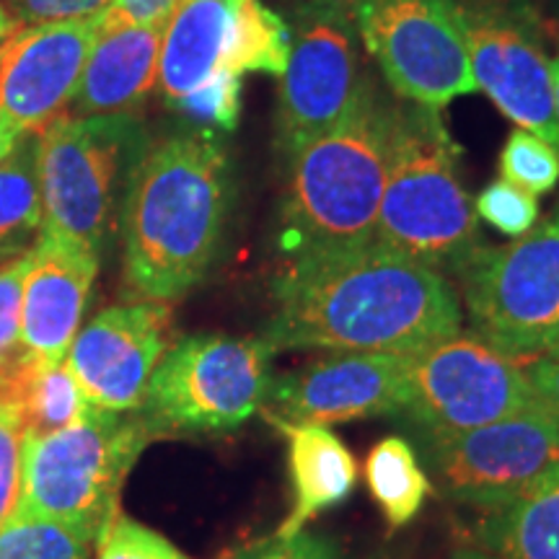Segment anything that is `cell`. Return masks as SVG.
I'll return each mask as SVG.
<instances>
[{
  "mask_svg": "<svg viewBox=\"0 0 559 559\" xmlns=\"http://www.w3.org/2000/svg\"><path fill=\"white\" fill-rule=\"evenodd\" d=\"M272 300L275 309L260 334L272 355H412L461 332V300L451 280L376 241L288 260L272 283Z\"/></svg>",
  "mask_w": 559,
  "mask_h": 559,
  "instance_id": "6da1fadb",
  "label": "cell"
},
{
  "mask_svg": "<svg viewBox=\"0 0 559 559\" xmlns=\"http://www.w3.org/2000/svg\"><path fill=\"white\" fill-rule=\"evenodd\" d=\"M230 210V164L213 130L153 145L120 210L122 262L143 300L185 298L218 257Z\"/></svg>",
  "mask_w": 559,
  "mask_h": 559,
  "instance_id": "7a4b0ae2",
  "label": "cell"
},
{
  "mask_svg": "<svg viewBox=\"0 0 559 559\" xmlns=\"http://www.w3.org/2000/svg\"><path fill=\"white\" fill-rule=\"evenodd\" d=\"M391 122L394 102L368 75L345 120L290 153L277 230L285 260L373 243Z\"/></svg>",
  "mask_w": 559,
  "mask_h": 559,
  "instance_id": "3957f363",
  "label": "cell"
},
{
  "mask_svg": "<svg viewBox=\"0 0 559 559\" xmlns=\"http://www.w3.org/2000/svg\"><path fill=\"white\" fill-rule=\"evenodd\" d=\"M459 145L440 109L396 102L373 241L451 280L481 247L459 174Z\"/></svg>",
  "mask_w": 559,
  "mask_h": 559,
  "instance_id": "277c9868",
  "label": "cell"
},
{
  "mask_svg": "<svg viewBox=\"0 0 559 559\" xmlns=\"http://www.w3.org/2000/svg\"><path fill=\"white\" fill-rule=\"evenodd\" d=\"M151 440L156 432L138 412L96 407L50 436H24L16 508L99 542L120 513L124 479Z\"/></svg>",
  "mask_w": 559,
  "mask_h": 559,
  "instance_id": "5b68a950",
  "label": "cell"
},
{
  "mask_svg": "<svg viewBox=\"0 0 559 559\" xmlns=\"http://www.w3.org/2000/svg\"><path fill=\"white\" fill-rule=\"evenodd\" d=\"M148 148V132L132 111L55 120L37 153L41 228L102 257Z\"/></svg>",
  "mask_w": 559,
  "mask_h": 559,
  "instance_id": "8992f818",
  "label": "cell"
},
{
  "mask_svg": "<svg viewBox=\"0 0 559 559\" xmlns=\"http://www.w3.org/2000/svg\"><path fill=\"white\" fill-rule=\"evenodd\" d=\"M272 349L262 337L194 334L179 340L153 370L138 415L156 438L228 432L264 409Z\"/></svg>",
  "mask_w": 559,
  "mask_h": 559,
  "instance_id": "52a82bcc",
  "label": "cell"
},
{
  "mask_svg": "<svg viewBox=\"0 0 559 559\" xmlns=\"http://www.w3.org/2000/svg\"><path fill=\"white\" fill-rule=\"evenodd\" d=\"M456 280L474 337L515 360L542 355L559 326V205L506 247H479Z\"/></svg>",
  "mask_w": 559,
  "mask_h": 559,
  "instance_id": "ba28073f",
  "label": "cell"
},
{
  "mask_svg": "<svg viewBox=\"0 0 559 559\" xmlns=\"http://www.w3.org/2000/svg\"><path fill=\"white\" fill-rule=\"evenodd\" d=\"M544 404L523 362L474 334H453L409 355L400 415L415 436H451Z\"/></svg>",
  "mask_w": 559,
  "mask_h": 559,
  "instance_id": "9c48e42d",
  "label": "cell"
},
{
  "mask_svg": "<svg viewBox=\"0 0 559 559\" xmlns=\"http://www.w3.org/2000/svg\"><path fill=\"white\" fill-rule=\"evenodd\" d=\"M417 440L438 492L479 513L510 506L559 469V419L544 407Z\"/></svg>",
  "mask_w": 559,
  "mask_h": 559,
  "instance_id": "30bf717a",
  "label": "cell"
},
{
  "mask_svg": "<svg viewBox=\"0 0 559 559\" xmlns=\"http://www.w3.org/2000/svg\"><path fill=\"white\" fill-rule=\"evenodd\" d=\"M280 75L275 143L285 158L345 120L368 75L360 70L353 0H304Z\"/></svg>",
  "mask_w": 559,
  "mask_h": 559,
  "instance_id": "8fae6325",
  "label": "cell"
},
{
  "mask_svg": "<svg viewBox=\"0 0 559 559\" xmlns=\"http://www.w3.org/2000/svg\"><path fill=\"white\" fill-rule=\"evenodd\" d=\"M290 29L260 0H179L160 39L158 88L177 107L215 73L283 75Z\"/></svg>",
  "mask_w": 559,
  "mask_h": 559,
  "instance_id": "7c38bea8",
  "label": "cell"
},
{
  "mask_svg": "<svg viewBox=\"0 0 559 559\" xmlns=\"http://www.w3.org/2000/svg\"><path fill=\"white\" fill-rule=\"evenodd\" d=\"M358 34L402 102L440 109L474 94L469 50L453 0H353Z\"/></svg>",
  "mask_w": 559,
  "mask_h": 559,
  "instance_id": "4fadbf2b",
  "label": "cell"
},
{
  "mask_svg": "<svg viewBox=\"0 0 559 559\" xmlns=\"http://www.w3.org/2000/svg\"><path fill=\"white\" fill-rule=\"evenodd\" d=\"M472 79L510 122L559 148L551 60L521 13L500 3L459 5Z\"/></svg>",
  "mask_w": 559,
  "mask_h": 559,
  "instance_id": "5bb4252c",
  "label": "cell"
},
{
  "mask_svg": "<svg viewBox=\"0 0 559 559\" xmlns=\"http://www.w3.org/2000/svg\"><path fill=\"white\" fill-rule=\"evenodd\" d=\"M169 347V304L135 300L96 313L75 334L66 362L91 407L138 412L153 370Z\"/></svg>",
  "mask_w": 559,
  "mask_h": 559,
  "instance_id": "9a60e30c",
  "label": "cell"
},
{
  "mask_svg": "<svg viewBox=\"0 0 559 559\" xmlns=\"http://www.w3.org/2000/svg\"><path fill=\"white\" fill-rule=\"evenodd\" d=\"M409 355L332 353L272 379L264 415L334 425L400 415Z\"/></svg>",
  "mask_w": 559,
  "mask_h": 559,
  "instance_id": "2e32d148",
  "label": "cell"
},
{
  "mask_svg": "<svg viewBox=\"0 0 559 559\" xmlns=\"http://www.w3.org/2000/svg\"><path fill=\"white\" fill-rule=\"evenodd\" d=\"M99 16L16 29L0 45V111L19 135L45 132L81 86Z\"/></svg>",
  "mask_w": 559,
  "mask_h": 559,
  "instance_id": "e0dca14e",
  "label": "cell"
},
{
  "mask_svg": "<svg viewBox=\"0 0 559 559\" xmlns=\"http://www.w3.org/2000/svg\"><path fill=\"white\" fill-rule=\"evenodd\" d=\"M99 254L41 228L29 251L21 298V347L39 362H62L81 332Z\"/></svg>",
  "mask_w": 559,
  "mask_h": 559,
  "instance_id": "ac0fdd59",
  "label": "cell"
},
{
  "mask_svg": "<svg viewBox=\"0 0 559 559\" xmlns=\"http://www.w3.org/2000/svg\"><path fill=\"white\" fill-rule=\"evenodd\" d=\"M164 26H111L102 29L83 68L70 109L73 117L132 111L158 81Z\"/></svg>",
  "mask_w": 559,
  "mask_h": 559,
  "instance_id": "d6986e66",
  "label": "cell"
},
{
  "mask_svg": "<svg viewBox=\"0 0 559 559\" xmlns=\"http://www.w3.org/2000/svg\"><path fill=\"white\" fill-rule=\"evenodd\" d=\"M270 423L288 443V474L293 502L275 534L293 536L306 523L334 506H342L358 485V464L330 425L285 423L270 417Z\"/></svg>",
  "mask_w": 559,
  "mask_h": 559,
  "instance_id": "ffe728a7",
  "label": "cell"
},
{
  "mask_svg": "<svg viewBox=\"0 0 559 559\" xmlns=\"http://www.w3.org/2000/svg\"><path fill=\"white\" fill-rule=\"evenodd\" d=\"M466 542L502 559H559V469L510 506L481 513Z\"/></svg>",
  "mask_w": 559,
  "mask_h": 559,
  "instance_id": "44dd1931",
  "label": "cell"
},
{
  "mask_svg": "<svg viewBox=\"0 0 559 559\" xmlns=\"http://www.w3.org/2000/svg\"><path fill=\"white\" fill-rule=\"evenodd\" d=\"M0 407L16 419L24 436H50L79 419L91 404L68 362H39L21 358L0 381Z\"/></svg>",
  "mask_w": 559,
  "mask_h": 559,
  "instance_id": "7402d4cb",
  "label": "cell"
},
{
  "mask_svg": "<svg viewBox=\"0 0 559 559\" xmlns=\"http://www.w3.org/2000/svg\"><path fill=\"white\" fill-rule=\"evenodd\" d=\"M366 481L389 528L400 531L417 519L430 495V477L417 451L402 436H389L366 459Z\"/></svg>",
  "mask_w": 559,
  "mask_h": 559,
  "instance_id": "603a6c76",
  "label": "cell"
},
{
  "mask_svg": "<svg viewBox=\"0 0 559 559\" xmlns=\"http://www.w3.org/2000/svg\"><path fill=\"white\" fill-rule=\"evenodd\" d=\"M37 153L39 140L24 135L0 164V257L19 254L45 226Z\"/></svg>",
  "mask_w": 559,
  "mask_h": 559,
  "instance_id": "cb8c5ba5",
  "label": "cell"
},
{
  "mask_svg": "<svg viewBox=\"0 0 559 559\" xmlns=\"http://www.w3.org/2000/svg\"><path fill=\"white\" fill-rule=\"evenodd\" d=\"M94 547L86 531L21 508L0 526V559H88Z\"/></svg>",
  "mask_w": 559,
  "mask_h": 559,
  "instance_id": "d4e9b609",
  "label": "cell"
},
{
  "mask_svg": "<svg viewBox=\"0 0 559 559\" xmlns=\"http://www.w3.org/2000/svg\"><path fill=\"white\" fill-rule=\"evenodd\" d=\"M500 174L510 185L539 198L559 185V148L534 132L519 128L510 132L506 148L500 153Z\"/></svg>",
  "mask_w": 559,
  "mask_h": 559,
  "instance_id": "484cf974",
  "label": "cell"
},
{
  "mask_svg": "<svg viewBox=\"0 0 559 559\" xmlns=\"http://www.w3.org/2000/svg\"><path fill=\"white\" fill-rule=\"evenodd\" d=\"M474 213L492 228H498L500 234L519 239L539 221V202L534 194L500 177L489 181L479 192V198L474 200Z\"/></svg>",
  "mask_w": 559,
  "mask_h": 559,
  "instance_id": "4316f807",
  "label": "cell"
},
{
  "mask_svg": "<svg viewBox=\"0 0 559 559\" xmlns=\"http://www.w3.org/2000/svg\"><path fill=\"white\" fill-rule=\"evenodd\" d=\"M96 559H194L171 539L138 523L130 515L117 513L107 531L96 542Z\"/></svg>",
  "mask_w": 559,
  "mask_h": 559,
  "instance_id": "83f0119b",
  "label": "cell"
},
{
  "mask_svg": "<svg viewBox=\"0 0 559 559\" xmlns=\"http://www.w3.org/2000/svg\"><path fill=\"white\" fill-rule=\"evenodd\" d=\"M177 109L185 111L192 122L234 130L241 115V75L221 70L192 94H187Z\"/></svg>",
  "mask_w": 559,
  "mask_h": 559,
  "instance_id": "f1b7e54d",
  "label": "cell"
},
{
  "mask_svg": "<svg viewBox=\"0 0 559 559\" xmlns=\"http://www.w3.org/2000/svg\"><path fill=\"white\" fill-rule=\"evenodd\" d=\"M29 270V251L0 267V381L24 358L21 347V298Z\"/></svg>",
  "mask_w": 559,
  "mask_h": 559,
  "instance_id": "f546056e",
  "label": "cell"
},
{
  "mask_svg": "<svg viewBox=\"0 0 559 559\" xmlns=\"http://www.w3.org/2000/svg\"><path fill=\"white\" fill-rule=\"evenodd\" d=\"M340 544L324 534L298 531L293 536H270L236 551L230 559H340Z\"/></svg>",
  "mask_w": 559,
  "mask_h": 559,
  "instance_id": "4dcf8cb0",
  "label": "cell"
},
{
  "mask_svg": "<svg viewBox=\"0 0 559 559\" xmlns=\"http://www.w3.org/2000/svg\"><path fill=\"white\" fill-rule=\"evenodd\" d=\"M109 3L111 0H5V11L13 21L41 26L99 16Z\"/></svg>",
  "mask_w": 559,
  "mask_h": 559,
  "instance_id": "1f68e13d",
  "label": "cell"
},
{
  "mask_svg": "<svg viewBox=\"0 0 559 559\" xmlns=\"http://www.w3.org/2000/svg\"><path fill=\"white\" fill-rule=\"evenodd\" d=\"M21 449H24V432L16 419L0 407V526L19 502Z\"/></svg>",
  "mask_w": 559,
  "mask_h": 559,
  "instance_id": "d6a6232c",
  "label": "cell"
},
{
  "mask_svg": "<svg viewBox=\"0 0 559 559\" xmlns=\"http://www.w3.org/2000/svg\"><path fill=\"white\" fill-rule=\"evenodd\" d=\"M177 5L179 0H111L102 13V29L166 24Z\"/></svg>",
  "mask_w": 559,
  "mask_h": 559,
  "instance_id": "836d02e7",
  "label": "cell"
},
{
  "mask_svg": "<svg viewBox=\"0 0 559 559\" xmlns=\"http://www.w3.org/2000/svg\"><path fill=\"white\" fill-rule=\"evenodd\" d=\"M521 362L536 400L559 419V353H542Z\"/></svg>",
  "mask_w": 559,
  "mask_h": 559,
  "instance_id": "e575fe53",
  "label": "cell"
},
{
  "mask_svg": "<svg viewBox=\"0 0 559 559\" xmlns=\"http://www.w3.org/2000/svg\"><path fill=\"white\" fill-rule=\"evenodd\" d=\"M21 138L24 135H19V132L11 128V122L3 117V111H0V164L11 156Z\"/></svg>",
  "mask_w": 559,
  "mask_h": 559,
  "instance_id": "d590c367",
  "label": "cell"
},
{
  "mask_svg": "<svg viewBox=\"0 0 559 559\" xmlns=\"http://www.w3.org/2000/svg\"><path fill=\"white\" fill-rule=\"evenodd\" d=\"M449 559H502V557L492 555V551L481 549V547H477V544H472V542H461L459 547L451 551Z\"/></svg>",
  "mask_w": 559,
  "mask_h": 559,
  "instance_id": "8d00e7d4",
  "label": "cell"
},
{
  "mask_svg": "<svg viewBox=\"0 0 559 559\" xmlns=\"http://www.w3.org/2000/svg\"><path fill=\"white\" fill-rule=\"evenodd\" d=\"M16 29H19V26L13 24V19L9 16V11H5V5L0 3V45H3V41L9 39Z\"/></svg>",
  "mask_w": 559,
  "mask_h": 559,
  "instance_id": "74e56055",
  "label": "cell"
},
{
  "mask_svg": "<svg viewBox=\"0 0 559 559\" xmlns=\"http://www.w3.org/2000/svg\"><path fill=\"white\" fill-rule=\"evenodd\" d=\"M551 96H555V115L559 124V55L551 60Z\"/></svg>",
  "mask_w": 559,
  "mask_h": 559,
  "instance_id": "f35d334b",
  "label": "cell"
},
{
  "mask_svg": "<svg viewBox=\"0 0 559 559\" xmlns=\"http://www.w3.org/2000/svg\"><path fill=\"white\" fill-rule=\"evenodd\" d=\"M544 353H559V326L555 330V334H551L549 345H547V349H544Z\"/></svg>",
  "mask_w": 559,
  "mask_h": 559,
  "instance_id": "ab89813d",
  "label": "cell"
}]
</instances>
